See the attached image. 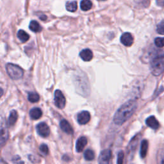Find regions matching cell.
Returning <instances> with one entry per match:
<instances>
[{
  "instance_id": "cell-8",
  "label": "cell",
  "mask_w": 164,
  "mask_h": 164,
  "mask_svg": "<svg viewBox=\"0 0 164 164\" xmlns=\"http://www.w3.org/2000/svg\"><path fill=\"white\" fill-rule=\"evenodd\" d=\"M111 157V151L110 149H105L101 152L98 162L99 163H108Z\"/></svg>"
},
{
  "instance_id": "cell-12",
  "label": "cell",
  "mask_w": 164,
  "mask_h": 164,
  "mask_svg": "<svg viewBox=\"0 0 164 164\" xmlns=\"http://www.w3.org/2000/svg\"><path fill=\"white\" fill-rule=\"evenodd\" d=\"M80 56L83 61L89 62L93 58V53L92 51L90 49H85L81 51L80 53Z\"/></svg>"
},
{
  "instance_id": "cell-26",
  "label": "cell",
  "mask_w": 164,
  "mask_h": 164,
  "mask_svg": "<svg viewBox=\"0 0 164 164\" xmlns=\"http://www.w3.org/2000/svg\"><path fill=\"white\" fill-rule=\"evenodd\" d=\"M124 153L123 151H120L118 153V156H117V163L119 164H121L123 163L124 161Z\"/></svg>"
},
{
  "instance_id": "cell-7",
  "label": "cell",
  "mask_w": 164,
  "mask_h": 164,
  "mask_svg": "<svg viewBox=\"0 0 164 164\" xmlns=\"http://www.w3.org/2000/svg\"><path fill=\"white\" fill-rule=\"evenodd\" d=\"M90 119V113L87 111H82L77 116V121L80 125L87 124Z\"/></svg>"
},
{
  "instance_id": "cell-24",
  "label": "cell",
  "mask_w": 164,
  "mask_h": 164,
  "mask_svg": "<svg viewBox=\"0 0 164 164\" xmlns=\"http://www.w3.org/2000/svg\"><path fill=\"white\" fill-rule=\"evenodd\" d=\"M157 31L160 35H164V21H162L157 25Z\"/></svg>"
},
{
  "instance_id": "cell-17",
  "label": "cell",
  "mask_w": 164,
  "mask_h": 164,
  "mask_svg": "<svg viewBox=\"0 0 164 164\" xmlns=\"http://www.w3.org/2000/svg\"><path fill=\"white\" fill-rule=\"evenodd\" d=\"M29 28L30 30H32L33 32L38 33L40 32L42 30V28L39 23L36 21H32L29 25Z\"/></svg>"
},
{
  "instance_id": "cell-21",
  "label": "cell",
  "mask_w": 164,
  "mask_h": 164,
  "mask_svg": "<svg viewBox=\"0 0 164 164\" xmlns=\"http://www.w3.org/2000/svg\"><path fill=\"white\" fill-rule=\"evenodd\" d=\"M28 99L31 103H37L39 101V95L36 92H30L28 96Z\"/></svg>"
},
{
  "instance_id": "cell-23",
  "label": "cell",
  "mask_w": 164,
  "mask_h": 164,
  "mask_svg": "<svg viewBox=\"0 0 164 164\" xmlns=\"http://www.w3.org/2000/svg\"><path fill=\"white\" fill-rule=\"evenodd\" d=\"M154 44L157 47H164V37H157L154 40Z\"/></svg>"
},
{
  "instance_id": "cell-5",
  "label": "cell",
  "mask_w": 164,
  "mask_h": 164,
  "mask_svg": "<svg viewBox=\"0 0 164 164\" xmlns=\"http://www.w3.org/2000/svg\"><path fill=\"white\" fill-rule=\"evenodd\" d=\"M8 138V131L7 124L6 123V120L2 118L1 121V145L3 146V145L6 143Z\"/></svg>"
},
{
  "instance_id": "cell-1",
  "label": "cell",
  "mask_w": 164,
  "mask_h": 164,
  "mask_svg": "<svg viewBox=\"0 0 164 164\" xmlns=\"http://www.w3.org/2000/svg\"><path fill=\"white\" fill-rule=\"evenodd\" d=\"M137 107V103L134 100H129L120 107L114 117V122L116 124L123 125L130 118Z\"/></svg>"
},
{
  "instance_id": "cell-25",
  "label": "cell",
  "mask_w": 164,
  "mask_h": 164,
  "mask_svg": "<svg viewBox=\"0 0 164 164\" xmlns=\"http://www.w3.org/2000/svg\"><path fill=\"white\" fill-rule=\"evenodd\" d=\"M39 149H40V151L44 155H47L48 154V152H49L48 147L47 145H46L44 144H43L40 145Z\"/></svg>"
},
{
  "instance_id": "cell-18",
  "label": "cell",
  "mask_w": 164,
  "mask_h": 164,
  "mask_svg": "<svg viewBox=\"0 0 164 164\" xmlns=\"http://www.w3.org/2000/svg\"><path fill=\"white\" fill-rule=\"evenodd\" d=\"M17 36H18V37L19 39V40L21 41L22 42H27L30 39V36L28 35V33L23 30H19Z\"/></svg>"
},
{
  "instance_id": "cell-11",
  "label": "cell",
  "mask_w": 164,
  "mask_h": 164,
  "mask_svg": "<svg viewBox=\"0 0 164 164\" xmlns=\"http://www.w3.org/2000/svg\"><path fill=\"white\" fill-rule=\"evenodd\" d=\"M87 144V139L85 137H80L76 141V151L80 153L82 152L85 147Z\"/></svg>"
},
{
  "instance_id": "cell-16",
  "label": "cell",
  "mask_w": 164,
  "mask_h": 164,
  "mask_svg": "<svg viewBox=\"0 0 164 164\" xmlns=\"http://www.w3.org/2000/svg\"><path fill=\"white\" fill-rule=\"evenodd\" d=\"M148 142L146 140H143L141 142V151H140L141 157L142 158L146 157L147 153H148Z\"/></svg>"
},
{
  "instance_id": "cell-29",
  "label": "cell",
  "mask_w": 164,
  "mask_h": 164,
  "mask_svg": "<svg viewBox=\"0 0 164 164\" xmlns=\"http://www.w3.org/2000/svg\"><path fill=\"white\" fill-rule=\"evenodd\" d=\"M99 1H105V0H99Z\"/></svg>"
},
{
  "instance_id": "cell-27",
  "label": "cell",
  "mask_w": 164,
  "mask_h": 164,
  "mask_svg": "<svg viewBox=\"0 0 164 164\" xmlns=\"http://www.w3.org/2000/svg\"><path fill=\"white\" fill-rule=\"evenodd\" d=\"M158 158L159 160V163H164V150L161 149L159 151Z\"/></svg>"
},
{
  "instance_id": "cell-6",
  "label": "cell",
  "mask_w": 164,
  "mask_h": 164,
  "mask_svg": "<svg viewBox=\"0 0 164 164\" xmlns=\"http://www.w3.org/2000/svg\"><path fill=\"white\" fill-rule=\"evenodd\" d=\"M37 133L42 137H48L50 133V129L48 124L45 123H40L36 126Z\"/></svg>"
},
{
  "instance_id": "cell-3",
  "label": "cell",
  "mask_w": 164,
  "mask_h": 164,
  "mask_svg": "<svg viewBox=\"0 0 164 164\" xmlns=\"http://www.w3.org/2000/svg\"><path fill=\"white\" fill-rule=\"evenodd\" d=\"M6 70L8 75L12 80L20 79L24 74L23 69L19 65L13 64H7L6 65Z\"/></svg>"
},
{
  "instance_id": "cell-22",
  "label": "cell",
  "mask_w": 164,
  "mask_h": 164,
  "mask_svg": "<svg viewBox=\"0 0 164 164\" xmlns=\"http://www.w3.org/2000/svg\"><path fill=\"white\" fill-rule=\"evenodd\" d=\"M84 158L87 161H92L95 158V154L92 150L89 149H87L84 153Z\"/></svg>"
},
{
  "instance_id": "cell-9",
  "label": "cell",
  "mask_w": 164,
  "mask_h": 164,
  "mask_svg": "<svg viewBox=\"0 0 164 164\" xmlns=\"http://www.w3.org/2000/svg\"><path fill=\"white\" fill-rule=\"evenodd\" d=\"M120 42L125 46H131L133 43V37L130 33L126 32L120 37Z\"/></svg>"
},
{
  "instance_id": "cell-4",
  "label": "cell",
  "mask_w": 164,
  "mask_h": 164,
  "mask_svg": "<svg viewBox=\"0 0 164 164\" xmlns=\"http://www.w3.org/2000/svg\"><path fill=\"white\" fill-rule=\"evenodd\" d=\"M55 104L60 109H63L66 104V99L61 90H57L55 92Z\"/></svg>"
},
{
  "instance_id": "cell-15",
  "label": "cell",
  "mask_w": 164,
  "mask_h": 164,
  "mask_svg": "<svg viewBox=\"0 0 164 164\" xmlns=\"http://www.w3.org/2000/svg\"><path fill=\"white\" fill-rule=\"evenodd\" d=\"M18 114L17 111L13 110L10 112V115L9 117H8V124L9 126H12L15 124L16 123L17 120H18Z\"/></svg>"
},
{
  "instance_id": "cell-10",
  "label": "cell",
  "mask_w": 164,
  "mask_h": 164,
  "mask_svg": "<svg viewBox=\"0 0 164 164\" xmlns=\"http://www.w3.org/2000/svg\"><path fill=\"white\" fill-rule=\"evenodd\" d=\"M60 126L62 130L67 134L71 135L73 133V129L72 126L65 119H62L61 121H60Z\"/></svg>"
},
{
  "instance_id": "cell-20",
  "label": "cell",
  "mask_w": 164,
  "mask_h": 164,
  "mask_svg": "<svg viewBox=\"0 0 164 164\" xmlns=\"http://www.w3.org/2000/svg\"><path fill=\"white\" fill-rule=\"evenodd\" d=\"M65 7H66L67 11H68L69 12H74L76 11L77 8H78L77 2L75 1L67 2L66 5H65Z\"/></svg>"
},
{
  "instance_id": "cell-13",
  "label": "cell",
  "mask_w": 164,
  "mask_h": 164,
  "mask_svg": "<svg viewBox=\"0 0 164 164\" xmlns=\"http://www.w3.org/2000/svg\"><path fill=\"white\" fill-rule=\"evenodd\" d=\"M145 123L147 126L150 127L153 129H157L160 127V124L154 116L149 117L146 119Z\"/></svg>"
},
{
  "instance_id": "cell-28",
  "label": "cell",
  "mask_w": 164,
  "mask_h": 164,
  "mask_svg": "<svg viewBox=\"0 0 164 164\" xmlns=\"http://www.w3.org/2000/svg\"><path fill=\"white\" fill-rule=\"evenodd\" d=\"M157 3L158 6H163L164 5V0H157Z\"/></svg>"
},
{
  "instance_id": "cell-2",
  "label": "cell",
  "mask_w": 164,
  "mask_h": 164,
  "mask_svg": "<svg viewBox=\"0 0 164 164\" xmlns=\"http://www.w3.org/2000/svg\"><path fill=\"white\" fill-rule=\"evenodd\" d=\"M151 71L153 75L159 76L164 71V55L160 54L154 57L151 62Z\"/></svg>"
},
{
  "instance_id": "cell-19",
  "label": "cell",
  "mask_w": 164,
  "mask_h": 164,
  "mask_svg": "<svg viewBox=\"0 0 164 164\" xmlns=\"http://www.w3.org/2000/svg\"><path fill=\"white\" fill-rule=\"evenodd\" d=\"M92 3L90 0H82L80 3L81 9L83 11H88L91 9Z\"/></svg>"
},
{
  "instance_id": "cell-14",
  "label": "cell",
  "mask_w": 164,
  "mask_h": 164,
  "mask_svg": "<svg viewBox=\"0 0 164 164\" xmlns=\"http://www.w3.org/2000/svg\"><path fill=\"white\" fill-rule=\"evenodd\" d=\"M42 116V111L39 108H33L30 111V117L33 120H37Z\"/></svg>"
}]
</instances>
